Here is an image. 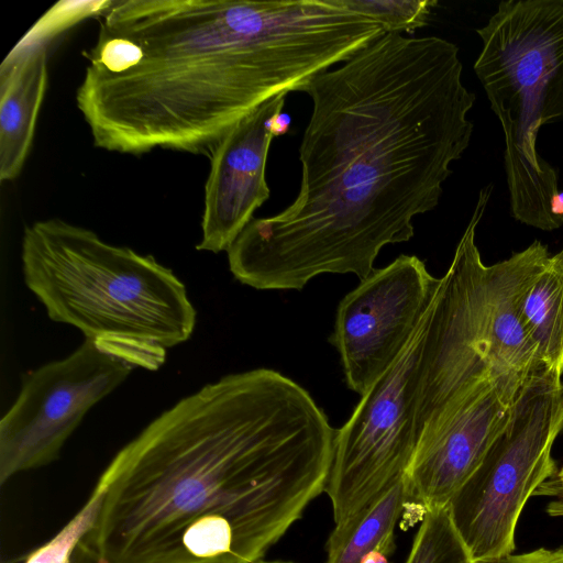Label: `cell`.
I'll list each match as a JSON object with an SVG mask.
<instances>
[{
	"label": "cell",
	"mask_w": 563,
	"mask_h": 563,
	"mask_svg": "<svg viewBox=\"0 0 563 563\" xmlns=\"http://www.w3.org/2000/svg\"><path fill=\"white\" fill-rule=\"evenodd\" d=\"M462 70L448 40L384 33L310 78L298 195L236 238L233 276L261 290H301L322 274L363 280L384 246L408 242L471 142Z\"/></svg>",
	"instance_id": "cell-1"
},
{
	"label": "cell",
	"mask_w": 563,
	"mask_h": 563,
	"mask_svg": "<svg viewBox=\"0 0 563 563\" xmlns=\"http://www.w3.org/2000/svg\"><path fill=\"white\" fill-rule=\"evenodd\" d=\"M335 437L284 374L225 375L115 454L79 547L90 563H256L324 492Z\"/></svg>",
	"instance_id": "cell-2"
},
{
	"label": "cell",
	"mask_w": 563,
	"mask_h": 563,
	"mask_svg": "<svg viewBox=\"0 0 563 563\" xmlns=\"http://www.w3.org/2000/svg\"><path fill=\"white\" fill-rule=\"evenodd\" d=\"M76 93L93 145L211 156L241 119L385 33L340 0H120Z\"/></svg>",
	"instance_id": "cell-3"
},
{
	"label": "cell",
	"mask_w": 563,
	"mask_h": 563,
	"mask_svg": "<svg viewBox=\"0 0 563 563\" xmlns=\"http://www.w3.org/2000/svg\"><path fill=\"white\" fill-rule=\"evenodd\" d=\"M21 260L25 285L51 320L133 367L157 369L166 350L194 332L196 310L173 271L90 229L56 218L33 222Z\"/></svg>",
	"instance_id": "cell-4"
},
{
	"label": "cell",
	"mask_w": 563,
	"mask_h": 563,
	"mask_svg": "<svg viewBox=\"0 0 563 563\" xmlns=\"http://www.w3.org/2000/svg\"><path fill=\"white\" fill-rule=\"evenodd\" d=\"M492 188L488 185L481 190L429 308L418 360L417 446L483 383L551 367L539 354L519 312L525 291L550 254L547 245L536 240L507 260L484 264L475 231Z\"/></svg>",
	"instance_id": "cell-5"
},
{
	"label": "cell",
	"mask_w": 563,
	"mask_h": 563,
	"mask_svg": "<svg viewBox=\"0 0 563 563\" xmlns=\"http://www.w3.org/2000/svg\"><path fill=\"white\" fill-rule=\"evenodd\" d=\"M476 32L474 71L504 130L510 212L527 225L559 229L558 173L537 139L542 125L563 120V0L501 1Z\"/></svg>",
	"instance_id": "cell-6"
},
{
	"label": "cell",
	"mask_w": 563,
	"mask_h": 563,
	"mask_svg": "<svg viewBox=\"0 0 563 563\" xmlns=\"http://www.w3.org/2000/svg\"><path fill=\"white\" fill-rule=\"evenodd\" d=\"M562 431L563 380L550 367L525 384L508 426L446 505L475 563L514 553L525 505L558 471L551 452Z\"/></svg>",
	"instance_id": "cell-7"
},
{
	"label": "cell",
	"mask_w": 563,
	"mask_h": 563,
	"mask_svg": "<svg viewBox=\"0 0 563 563\" xmlns=\"http://www.w3.org/2000/svg\"><path fill=\"white\" fill-rule=\"evenodd\" d=\"M429 308L397 360L336 430L324 488L335 526L367 510L406 476L417 448L418 360Z\"/></svg>",
	"instance_id": "cell-8"
},
{
	"label": "cell",
	"mask_w": 563,
	"mask_h": 563,
	"mask_svg": "<svg viewBox=\"0 0 563 563\" xmlns=\"http://www.w3.org/2000/svg\"><path fill=\"white\" fill-rule=\"evenodd\" d=\"M134 367L85 339L70 355L23 375L20 394L0 421V483L59 457L88 410Z\"/></svg>",
	"instance_id": "cell-9"
},
{
	"label": "cell",
	"mask_w": 563,
	"mask_h": 563,
	"mask_svg": "<svg viewBox=\"0 0 563 563\" xmlns=\"http://www.w3.org/2000/svg\"><path fill=\"white\" fill-rule=\"evenodd\" d=\"M440 283L421 258L402 254L342 298L329 341L352 391L363 396L397 360Z\"/></svg>",
	"instance_id": "cell-10"
},
{
	"label": "cell",
	"mask_w": 563,
	"mask_h": 563,
	"mask_svg": "<svg viewBox=\"0 0 563 563\" xmlns=\"http://www.w3.org/2000/svg\"><path fill=\"white\" fill-rule=\"evenodd\" d=\"M542 371L507 374L474 389L452 416L417 446L405 476L407 506L419 507L422 515L446 507L508 426L525 384Z\"/></svg>",
	"instance_id": "cell-11"
},
{
	"label": "cell",
	"mask_w": 563,
	"mask_h": 563,
	"mask_svg": "<svg viewBox=\"0 0 563 563\" xmlns=\"http://www.w3.org/2000/svg\"><path fill=\"white\" fill-rule=\"evenodd\" d=\"M287 93L267 100L220 140L210 158L205 186L202 238L196 249L228 251L254 212L269 198L265 169Z\"/></svg>",
	"instance_id": "cell-12"
},
{
	"label": "cell",
	"mask_w": 563,
	"mask_h": 563,
	"mask_svg": "<svg viewBox=\"0 0 563 563\" xmlns=\"http://www.w3.org/2000/svg\"><path fill=\"white\" fill-rule=\"evenodd\" d=\"M48 80L47 51L32 45L12 54L1 66L0 179H15L31 150Z\"/></svg>",
	"instance_id": "cell-13"
},
{
	"label": "cell",
	"mask_w": 563,
	"mask_h": 563,
	"mask_svg": "<svg viewBox=\"0 0 563 563\" xmlns=\"http://www.w3.org/2000/svg\"><path fill=\"white\" fill-rule=\"evenodd\" d=\"M407 501L404 478L367 510L335 526L328 540L325 563H363L377 552L391 555L395 527Z\"/></svg>",
	"instance_id": "cell-14"
},
{
	"label": "cell",
	"mask_w": 563,
	"mask_h": 563,
	"mask_svg": "<svg viewBox=\"0 0 563 563\" xmlns=\"http://www.w3.org/2000/svg\"><path fill=\"white\" fill-rule=\"evenodd\" d=\"M519 312L541 357L563 375V263L554 255L525 291Z\"/></svg>",
	"instance_id": "cell-15"
},
{
	"label": "cell",
	"mask_w": 563,
	"mask_h": 563,
	"mask_svg": "<svg viewBox=\"0 0 563 563\" xmlns=\"http://www.w3.org/2000/svg\"><path fill=\"white\" fill-rule=\"evenodd\" d=\"M406 563H475L448 507L431 509L422 515Z\"/></svg>",
	"instance_id": "cell-16"
},
{
	"label": "cell",
	"mask_w": 563,
	"mask_h": 563,
	"mask_svg": "<svg viewBox=\"0 0 563 563\" xmlns=\"http://www.w3.org/2000/svg\"><path fill=\"white\" fill-rule=\"evenodd\" d=\"M107 488V479L100 475L89 498L78 512L49 541L30 553L24 563H70L99 515Z\"/></svg>",
	"instance_id": "cell-17"
},
{
	"label": "cell",
	"mask_w": 563,
	"mask_h": 563,
	"mask_svg": "<svg viewBox=\"0 0 563 563\" xmlns=\"http://www.w3.org/2000/svg\"><path fill=\"white\" fill-rule=\"evenodd\" d=\"M349 10L379 23L386 33H413L424 27L434 0H340Z\"/></svg>",
	"instance_id": "cell-18"
},
{
	"label": "cell",
	"mask_w": 563,
	"mask_h": 563,
	"mask_svg": "<svg viewBox=\"0 0 563 563\" xmlns=\"http://www.w3.org/2000/svg\"><path fill=\"white\" fill-rule=\"evenodd\" d=\"M534 496L553 498L547 507V512L553 517H563V466L537 489Z\"/></svg>",
	"instance_id": "cell-19"
},
{
	"label": "cell",
	"mask_w": 563,
	"mask_h": 563,
	"mask_svg": "<svg viewBox=\"0 0 563 563\" xmlns=\"http://www.w3.org/2000/svg\"><path fill=\"white\" fill-rule=\"evenodd\" d=\"M500 563H563V545L548 549L539 548L520 554H511Z\"/></svg>",
	"instance_id": "cell-20"
},
{
	"label": "cell",
	"mask_w": 563,
	"mask_h": 563,
	"mask_svg": "<svg viewBox=\"0 0 563 563\" xmlns=\"http://www.w3.org/2000/svg\"><path fill=\"white\" fill-rule=\"evenodd\" d=\"M363 563H389V561L386 554L377 552L367 556Z\"/></svg>",
	"instance_id": "cell-21"
},
{
	"label": "cell",
	"mask_w": 563,
	"mask_h": 563,
	"mask_svg": "<svg viewBox=\"0 0 563 563\" xmlns=\"http://www.w3.org/2000/svg\"><path fill=\"white\" fill-rule=\"evenodd\" d=\"M70 563H90L89 559L86 556V554L82 552V550L78 547L76 552L73 555Z\"/></svg>",
	"instance_id": "cell-22"
},
{
	"label": "cell",
	"mask_w": 563,
	"mask_h": 563,
	"mask_svg": "<svg viewBox=\"0 0 563 563\" xmlns=\"http://www.w3.org/2000/svg\"><path fill=\"white\" fill-rule=\"evenodd\" d=\"M256 563H294V562H289V561H263V560H260Z\"/></svg>",
	"instance_id": "cell-23"
},
{
	"label": "cell",
	"mask_w": 563,
	"mask_h": 563,
	"mask_svg": "<svg viewBox=\"0 0 563 563\" xmlns=\"http://www.w3.org/2000/svg\"><path fill=\"white\" fill-rule=\"evenodd\" d=\"M558 260H560L563 263V247L562 250L554 255Z\"/></svg>",
	"instance_id": "cell-24"
}]
</instances>
